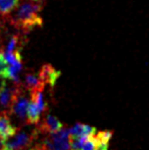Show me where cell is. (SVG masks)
Instances as JSON below:
<instances>
[{
  "instance_id": "obj_5",
  "label": "cell",
  "mask_w": 149,
  "mask_h": 150,
  "mask_svg": "<svg viewBox=\"0 0 149 150\" xmlns=\"http://www.w3.org/2000/svg\"><path fill=\"white\" fill-rule=\"evenodd\" d=\"M18 129L11 124L7 111L0 110V140L6 141L16 134Z\"/></svg>"
},
{
  "instance_id": "obj_4",
  "label": "cell",
  "mask_w": 149,
  "mask_h": 150,
  "mask_svg": "<svg viewBox=\"0 0 149 150\" xmlns=\"http://www.w3.org/2000/svg\"><path fill=\"white\" fill-rule=\"evenodd\" d=\"M64 128V125L57 117H53L51 115H47L44 117L43 120H40V122L37 125L36 130L39 134H54L57 133Z\"/></svg>"
},
{
  "instance_id": "obj_10",
  "label": "cell",
  "mask_w": 149,
  "mask_h": 150,
  "mask_svg": "<svg viewBox=\"0 0 149 150\" xmlns=\"http://www.w3.org/2000/svg\"><path fill=\"white\" fill-rule=\"evenodd\" d=\"M8 69H9V65L8 62L6 61L5 57H4V54L2 51H0V79H5L7 77Z\"/></svg>"
},
{
  "instance_id": "obj_11",
  "label": "cell",
  "mask_w": 149,
  "mask_h": 150,
  "mask_svg": "<svg viewBox=\"0 0 149 150\" xmlns=\"http://www.w3.org/2000/svg\"><path fill=\"white\" fill-rule=\"evenodd\" d=\"M71 136L73 138H78L84 135V125L83 124H76L72 129H70Z\"/></svg>"
},
{
  "instance_id": "obj_1",
  "label": "cell",
  "mask_w": 149,
  "mask_h": 150,
  "mask_svg": "<svg viewBox=\"0 0 149 150\" xmlns=\"http://www.w3.org/2000/svg\"><path fill=\"white\" fill-rule=\"evenodd\" d=\"M44 5L45 0H20L16 7L7 16L8 21L18 30L30 32L43 24L40 11Z\"/></svg>"
},
{
  "instance_id": "obj_8",
  "label": "cell",
  "mask_w": 149,
  "mask_h": 150,
  "mask_svg": "<svg viewBox=\"0 0 149 150\" xmlns=\"http://www.w3.org/2000/svg\"><path fill=\"white\" fill-rule=\"evenodd\" d=\"M40 115H41V112H40L36 103L31 100L30 104H29V107H28V111H27L26 122L29 125H38L40 122V120H41Z\"/></svg>"
},
{
  "instance_id": "obj_2",
  "label": "cell",
  "mask_w": 149,
  "mask_h": 150,
  "mask_svg": "<svg viewBox=\"0 0 149 150\" xmlns=\"http://www.w3.org/2000/svg\"><path fill=\"white\" fill-rule=\"evenodd\" d=\"M39 133L36 129L32 132L18 130L13 137L6 141H3L2 150H27L31 146L33 141L39 137Z\"/></svg>"
},
{
  "instance_id": "obj_14",
  "label": "cell",
  "mask_w": 149,
  "mask_h": 150,
  "mask_svg": "<svg viewBox=\"0 0 149 150\" xmlns=\"http://www.w3.org/2000/svg\"><path fill=\"white\" fill-rule=\"evenodd\" d=\"M94 138H95V135H94ZM96 142H97V150H108V142L101 140H97L95 138Z\"/></svg>"
},
{
  "instance_id": "obj_6",
  "label": "cell",
  "mask_w": 149,
  "mask_h": 150,
  "mask_svg": "<svg viewBox=\"0 0 149 150\" xmlns=\"http://www.w3.org/2000/svg\"><path fill=\"white\" fill-rule=\"evenodd\" d=\"M60 76H61V73L56 69H54L49 63H45L42 65L39 71V78L42 81V83L44 85H49L51 88L55 86L56 82L60 78Z\"/></svg>"
},
{
  "instance_id": "obj_7",
  "label": "cell",
  "mask_w": 149,
  "mask_h": 150,
  "mask_svg": "<svg viewBox=\"0 0 149 150\" xmlns=\"http://www.w3.org/2000/svg\"><path fill=\"white\" fill-rule=\"evenodd\" d=\"M24 86L29 92L35 91L41 87H45V85H44L41 80H40L39 75H37V74H35V73H32V71L26 74V76H25Z\"/></svg>"
},
{
  "instance_id": "obj_12",
  "label": "cell",
  "mask_w": 149,
  "mask_h": 150,
  "mask_svg": "<svg viewBox=\"0 0 149 150\" xmlns=\"http://www.w3.org/2000/svg\"><path fill=\"white\" fill-rule=\"evenodd\" d=\"M113 135L112 131H101L99 132L97 135L95 136V138L97 140H101V141H105V142H109V140L112 139Z\"/></svg>"
},
{
  "instance_id": "obj_3",
  "label": "cell",
  "mask_w": 149,
  "mask_h": 150,
  "mask_svg": "<svg viewBox=\"0 0 149 150\" xmlns=\"http://www.w3.org/2000/svg\"><path fill=\"white\" fill-rule=\"evenodd\" d=\"M29 104H30V101L27 98L26 95L24 94V90L22 88L18 91L16 96L14 97L13 101H12L11 105H10L9 110H8V115H14L20 122H26Z\"/></svg>"
},
{
  "instance_id": "obj_9",
  "label": "cell",
  "mask_w": 149,
  "mask_h": 150,
  "mask_svg": "<svg viewBox=\"0 0 149 150\" xmlns=\"http://www.w3.org/2000/svg\"><path fill=\"white\" fill-rule=\"evenodd\" d=\"M20 0H0V12L7 16L18 4Z\"/></svg>"
},
{
  "instance_id": "obj_13",
  "label": "cell",
  "mask_w": 149,
  "mask_h": 150,
  "mask_svg": "<svg viewBox=\"0 0 149 150\" xmlns=\"http://www.w3.org/2000/svg\"><path fill=\"white\" fill-rule=\"evenodd\" d=\"M82 150H97V142H96L94 136H90L89 139L86 141Z\"/></svg>"
}]
</instances>
